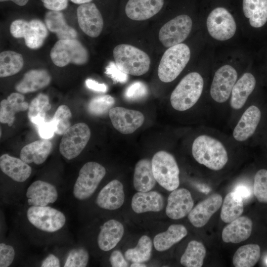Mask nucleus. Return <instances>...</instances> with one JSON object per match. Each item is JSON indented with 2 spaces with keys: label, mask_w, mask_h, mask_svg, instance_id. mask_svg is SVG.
I'll return each mask as SVG.
<instances>
[{
  "label": "nucleus",
  "mask_w": 267,
  "mask_h": 267,
  "mask_svg": "<svg viewBox=\"0 0 267 267\" xmlns=\"http://www.w3.org/2000/svg\"><path fill=\"white\" fill-rule=\"evenodd\" d=\"M44 6L49 10L60 11L66 9L68 0H41Z\"/></svg>",
  "instance_id": "09e8293b"
},
{
  "label": "nucleus",
  "mask_w": 267,
  "mask_h": 267,
  "mask_svg": "<svg viewBox=\"0 0 267 267\" xmlns=\"http://www.w3.org/2000/svg\"><path fill=\"white\" fill-rule=\"evenodd\" d=\"M152 171L156 181L168 191H173L179 184V170L174 157L165 151H159L151 161Z\"/></svg>",
  "instance_id": "39448f33"
},
{
  "label": "nucleus",
  "mask_w": 267,
  "mask_h": 267,
  "mask_svg": "<svg viewBox=\"0 0 267 267\" xmlns=\"http://www.w3.org/2000/svg\"><path fill=\"white\" fill-rule=\"evenodd\" d=\"M48 97L40 93L31 101L28 108V116L30 121L38 125L45 121L46 112L51 108Z\"/></svg>",
  "instance_id": "4c0bfd02"
},
{
  "label": "nucleus",
  "mask_w": 267,
  "mask_h": 267,
  "mask_svg": "<svg viewBox=\"0 0 267 267\" xmlns=\"http://www.w3.org/2000/svg\"><path fill=\"white\" fill-rule=\"evenodd\" d=\"M22 55L12 50L3 51L0 53V77H7L18 73L23 68Z\"/></svg>",
  "instance_id": "c9c22d12"
},
{
  "label": "nucleus",
  "mask_w": 267,
  "mask_h": 267,
  "mask_svg": "<svg viewBox=\"0 0 267 267\" xmlns=\"http://www.w3.org/2000/svg\"><path fill=\"white\" fill-rule=\"evenodd\" d=\"M164 3V0H129L126 5L125 12L132 20H145L158 13Z\"/></svg>",
  "instance_id": "6ab92c4d"
},
{
  "label": "nucleus",
  "mask_w": 267,
  "mask_h": 267,
  "mask_svg": "<svg viewBox=\"0 0 267 267\" xmlns=\"http://www.w3.org/2000/svg\"><path fill=\"white\" fill-rule=\"evenodd\" d=\"M261 256V249L257 244H250L240 247L232 259L236 267H252L258 262Z\"/></svg>",
  "instance_id": "f704fd0d"
},
{
  "label": "nucleus",
  "mask_w": 267,
  "mask_h": 267,
  "mask_svg": "<svg viewBox=\"0 0 267 267\" xmlns=\"http://www.w3.org/2000/svg\"><path fill=\"white\" fill-rule=\"evenodd\" d=\"M131 267H144L146 266L141 263H133L131 265Z\"/></svg>",
  "instance_id": "4d7b16f0"
},
{
  "label": "nucleus",
  "mask_w": 267,
  "mask_h": 267,
  "mask_svg": "<svg viewBox=\"0 0 267 267\" xmlns=\"http://www.w3.org/2000/svg\"><path fill=\"white\" fill-rule=\"evenodd\" d=\"M44 24L48 30L55 34L59 40L77 39V32L67 24L60 11H47L44 17Z\"/></svg>",
  "instance_id": "c85d7f7f"
},
{
  "label": "nucleus",
  "mask_w": 267,
  "mask_h": 267,
  "mask_svg": "<svg viewBox=\"0 0 267 267\" xmlns=\"http://www.w3.org/2000/svg\"><path fill=\"white\" fill-rule=\"evenodd\" d=\"M89 259L88 251L83 248L71 250L66 259L65 267H86Z\"/></svg>",
  "instance_id": "37998d69"
},
{
  "label": "nucleus",
  "mask_w": 267,
  "mask_h": 267,
  "mask_svg": "<svg viewBox=\"0 0 267 267\" xmlns=\"http://www.w3.org/2000/svg\"><path fill=\"white\" fill-rule=\"evenodd\" d=\"M147 93V88L143 83L135 82L127 88L125 96L128 100H136L145 97Z\"/></svg>",
  "instance_id": "c03bdc74"
},
{
  "label": "nucleus",
  "mask_w": 267,
  "mask_h": 267,
  "mask_svg": "<svg viewBox=\"0 0 267 267\" xmlns=\"http://www.w3.org/2000/svg\"><path fill=\"white\" fill-rule=\"evenodd\" d=\"M105 73L115 83H124L128 79V74L122 72L113 62H109Z\"/></svg>",
  "instance_id": "a18cd8bd"
},
{
  "label": "nucleus",
  "mask_w": 267,
  "mask_h": 267,
  "mask_svg": "<svg viewBox=\"0 0 267 267\" xmlns=\"http://www.w3.org/2000/svg\"><path fill=\"white\" fill-rule=\"evenodd\" d=\"M90 137L89 126L84 123L71 126L62 135L59 144L61 154L68 160L79 155L88 143Z\"/></svg>",
  "instance_id": "1a4fd4ad"
},
{
  "label": "nucleus",
  "mask_w": 267,
  "mask_h": 267,
  "mask_svg": "<svg viewBox=\"0 0 267 267\" xmlns=\"http://www.w3.org/2000/svg\"><path fill=\"white\" fill-rule=\"evenodd\" d=\"M0 168L4 174L17 182L25 181L32 173V169L28 164L21 158L12 157L8 154L0 156Z\"/></svg>",
  "instance_id": "b1692460"
},
{
  "label": "nucleus",
  "mask_w": 267,
  "mask_h": 267,
  "mask_svg": "<svg viewBox=\"0 0 267 267\" xmlns=\"http://www.w3.org/2000/svg\"><path fill=\"white\" fill-rule=\"evenodd\" d=\"M26 196L30 205L46 206L56 201L58 192L53 185L46 181L37 180L28 188Z\"/></svg>",
  "instance_id": "a211bd4d"
},
{
  "label": "nucleus",
  "mask_w": 267,
  "mask_h": 267,
  "mask_svg": "<svg viewBox=\"0 0 267 267\" xmlns=\"http://www.w3.org/2000/svg\"><path fill=\"white\" fill-rule=\"evenodd\" d=\"M207 27L210 36L219 41H226L235 33L236 25L231 14L225 8L218 7L209 14Z\"/></svg>",
  "instance_id": "9b49d317"
},
{
  "label": "nucleus",
  "mask_w": 267,
  "mask_h": 267,
  "mask_svg": "<svg viewBox=\"0 0 267 267\" xmlns=\"http://www.w3.org/2000/svg\"><path fill=\"white\" fill-rule=\"evenodd\" d=\"M52 147V143L42 138L24 146L20 151V158L27 164L36 165L43 163L49 155Z\"/></svg>",
  "instance_id": "cd10ccee"
},
{
  "label": "nucleus",
  "mask_w": 267,
  "mask_h": 267,
  "mask_svg": "<svg viewBox=\"0 0 267 267\" xmlns=\"http://www.w3.org/2000/svg\"><path fill=\"white\" fill-rule=\"evenodd\" d=\"M253 192L260 202L267 203V170H260L256 174L253 185Z\"/></svg>",
  "instance_id": "79ce46f5"
},
{
  "label": "nucleus",
  "mask_w": 267,
  "mask_h": 267,
  "mask_svg": "<svg viewBox=\"0 0 267 267\" xmlns=\"http://www.w3.org/2000/svg\"><path fill=\"white\" fill-rule=\"evenodd\" d=\"M233 191L238 193L242 197L243 200H246L249 198L252 193L250 187L245 184L237 185L234 188Z\"/></svg>",
  "instance_id": "603ef678"
},
{
  "label": "nucleus",
  "mask_w": 267,
  "mask_h": 267,
  "mask_svg": "<svg viewBox=\"0 0 267 267\" xmlns=\"http://www.w3.org/2000/svg\"><path fill=\"white\" fill-rule=\"evenodd\" d=\"M79 25L81 30L88 36L97 37L103 27V20L101 14L93 3L81 4L77 10Z\"/></svg>",
  "instance_id": "2eb2a0df"
},
{
  "label": "nucleus",
  "mask_w": 267,
  "mask_h": 267,
  "mask_svg": "<svg viewBox=\"0 0 267 267\" xmlns=\"http://www.w3.org/2000/svg\"><path fill=\"white\" fill-rule=\"evenodd\" d=\"M192 27L191 18L179 15L165 24L160 29L159 39L166 47L181 44L188 36Z\"/></svg>",
  "instance_id": "f8f14e48"
},
{
  "label": "nucleus",
  "mask_w": 267,
  "mask_h": 267,
  "mask_svg": "<svg viewBox=\"0 0 267 267\" xmlns=\"http://www.w3.org/2000/svg\"><path fill=\"white\" fill-rule=\"evenodd\" d=\"M109 116L114 128L123 134L134 133L142 126L144 121L141 112L121 107L110 109Z\"/></svg>",
  "instance_id": "4468645a"
},
{
  "label": "nucleus",
  "mask_w": 267,
  "mask_h": 267,
  "mask_svg": "<svg viewBox=\"0 0 267 267\" xmlns=\"http://www.w3.org/2000/svg\"><path fill=\"white\" fill-rule=\"evenodd\" d=\"M256 79L250 73H245L234 84L231 93L230 105L239 109L245 104L256 86Z\"/></svg>",
  "instance_id": "c756f323"
},
{
  "label": "nucleus",
  "mask_w": 267,
  "mask_h": 267,
  "mask_svg": "<svg viewBox=\"0 0 267 267\" xmlns=\"http://www.w3.org/2000/svg\"><path fill=\"white\" fill-rule=\"evenodd\" d=\"M204 81L197 72L187 74L173 91L170 102L176 110L183 111L191 108L199 99L203 89Z\"/></svg>",
  "instance_id": "f03ea898"
},
{
  "label": "nucleus",
  "mask_w": 267,
  "mask_h": 267,
  "mask_svg": "<svg viewBox=\"0 0 267 267\" xmlns=\"http://www.w3.org/2000/svg\"><path fill=\"white\" fill-rule=\"evenodd\" d=\"M15 251L10 245L4 243L0 244V267H7L9 266L14 260Z\"/></svg>",
  "instance_id": "49530a36"
},
{
  "label": "nucleus",
  "mask_w": 267,
  "mask_h": 267,
  "mask_svg": "<svg viewBox=\"0 0 267 267\" xmlns=\"http://www.w3.org/2000/svg\"><path fill=\"white\" fill-rule=\"evenodd\" d=\"M37 127L39 134L42 138L49 139L52 138L55 133V126L51 120L42 122L37 125Z\"/></svg>",
  "instance_id": "de8ad7c7"
},
{
  "label": "nucleus",
  "mask_w": 267,
  "mask_h": 267,
  "mask_svg": "<svg viewBox=\"0 0 267 267\" xmlns=\"http://www.w3.org/2000/svg\"><path fill=\"white\" fill-rule=\"evenodd\" d=\"M190 58V50L184 44L169 47L163 54L158 68V75L163 82L175 80L184 69Z\"/></svg>",
  "instance_id": "20e7f679"
},
{
  "label": "nucleus",
  "mask_w": 267,
  "mask_h": 267,
  "mask_svg": "<svg viewBox=\"0 0 267 267\" xmlns=\"http://www.w3.org/2000/svg\"><path fill=\"white\" fill-rule=\"evenodd\" d=\"M132 208L137 214L159 212L164 206L162 195L156 191L138 192L133 197Z\"/></svg>",
  "instance_id": "a878e982"
},
{
  "label": "nucleus",
  "mask_w": 267,
  "mask_h": 267,
  "mask_svg": "<svg viewBox=\"0 0 267 267\" xmlns=\"http://www.w3.org/2000/svg\"><path fill=\"white\" fill-rule=\"evenodd\" d=\"M114 103V98L110 95L97 96L90 99L88 109L93 115L101 116L109 111Z\"/></svg>",
  "instance_id": "ea45409f"
},
{
  "label": "nucleus",
  "mask_w": 267,
  "mask_h": 267,
  "mask_svg": "<svg viewBox=\"0 0 267 267\" xmlns=\"http://www.w3.org/2000/svg\"><path fill=\"white\" fill-rule=\"evenodd\" d=\"M206 251L203 244L197 241H190L180 258V263L186 267H201L204 263Z\"/></svg>",
  "instance_id": "e433bc0d"
},
{
  "label": "nucleus",
  "mask_w": 267,
  "mask_h": 267,
  "mask_svg": "<svg viewBox=\"0 0 267 267\" xmlns=\"http://www.w3.org/2000/svg\"><path fill=\"white\" fill-rule=\"evenodd\" d=\"M133 183L134 188L139 192L149 191L155 186L156 180L153 175L150 160L143 159L136 164Z\"/></svg>",
  "instance_id": "7c9ffc66"
},
{
  "label": "nucleus",
  "mask_w": 267,
  "mask_h": 267,
  "mask_svg": "<svg viewBox=\"0 0 267 267\" xmlns=\"http://www.w3.org/2000/svg\"><path fill=\"white\" fill-rule=\"evenodd\" d=\"M266 263H267V260H266Z\"/></svg>",
  "instance_id": "13d9d810"
},
{
  "label": "nucleus",
  "mask_w": 267,
  "mask_h": 267,
  "mask_svg": "<svg viewBox=\"0 0 267 267\" xmlns=\"http://www.w3.org/2000/svg\"><path fill=\"white\" fill-rule=\"evenodd\" d=\"M50 81V75L46 70L33 69L24 74L15 88L21 93L32 92L46 87Z\"/></svg>",
  "instance_id": "bb28decb"
},
{
  "label": "nucleus",
  "mask_w": 267,
  "mask_h": 267,
  "mask_svg": "<svg viewBox=\"0 0 267 267\" xmlns=\"http://www.w3.org/2000/svg\"><path fill=\"white\" fill-rule=\"evenodd\" d=\"M192 153L197 162L212 170L222 169L228 161L227 153L223 144L207 135H201L195 139Z\"/></svg>",
  "instance_id": "f257e3e1"
},
{
  "label": "nucleus",
  "mask_w": 267,
  "mask_h": 267,
  "mask_svg": "<svg viewBox=\"0 0 267 267\" xmlns=\"http://www.w3.org/2000/svg\"><path fill=\"white\" fill-rule=\"evenodd\" d=\"M71 111L67 105H61L57 108L51 119L55 126V134L59 135L64 134L71 127Z\"/></svg>",
  "instance_id": "a19ab883"
},
{
  "label": "nucleus",
  "mask_w": 267,
  "mask_h": 267,
  "mask_svg": "<svg viewBox=\"0 0 267 267\" xmlns=\"http://www.w3.org/2000/svg\"><path fill=\"white\" fill-rule=\"evenodd\" d=\"M253 223L247 217H239L225 226L222 232V240L226 243H238L248 239L252 232Z\"/></svg>",
  "instance_id": "4be33fe9"
},
{
  "label": "nucleus",
  "mask_w": 267,
  "mask_h": 267,
  "mask_svg": "<svg viewBox=\"0 0 267 267\" xmlns=\"http://www.w3.org/2000/svg\"><path fill=\"white\" fill-rule=\"evenodd\" d=\"M222 197L218 194L211 195L198 203L188 214L191 223L196 227L205 225L212 215L221 207Z\"/></svg>",
  "instance_id": "f3484780"
},
{
  "label": "nucleus",
  "mask_w": 267,
  "mask_h": 267,
  "mask_svg": "<svg viewBox=\"0 0 267 267\" xmlns=\"http://www.w3.org/2000/svg\"><path fill=\"white\" fill-rule=\"evenodd\" d=\"M244 205L242 197L236 192L231 191L224 198L221 212V218L226 223H229L241 216Z\"/></svg>",
  "instance_id": "72a5a7b5"
},
{
  "label": "nucleus",
  "mask_w": 267,
  "mask_h": 267,
  "mask_svg": "<svg viewBox=\"0 0 267 267\" xmlns=\"http://www.w3.org/2000/svg\"><path fill=\"white\" fill-rule=\"evenodd\" d=\"M85 83L89 89L94 91L105 92L107 90V87L105 84H100L90 79H87Z\"/></svg>",
  "instance_id": "3c124183"
},
{
  "label": "nucleus",
  "mask_w": 267,
  "mask_h": 267,
  "mask_svg": "<svg viewBox=\"0 0 267 267\" xmlns=\"http://www.w3.org/2000/svg\"><path fill=\"white\" fill-rule=\"evenodd\" d=\"M60 266V261L57 257L53 254H49L42 262V267H59Z\"/></svg>",
  "instance_id": "864d4df0"
},
{
  "label": "nucleus",
  "mask_w": 267,
  "mask_h": 267,
  "mask_svg": "<svg viewBox=\"0 0 267 267\" xmlns=\"http://www.w3.org/2000/svg\"><path fill=\"white\" fill-rule=\"evenodd\" d=\"M237 73L230 65H225L216 72L210 89V94L216 102L223 103L230 96L236 83Z\"/></svg>",
  "instance_id": "ddd939ff"
},
{
  "label": "nucleus",
  "mask_w": 267,
  "mask_h": 267,
  "mask_svg": "<svg viewBox=\"0 0 267 267\" xmlns=\"http://www.w3.org/2000/svg\"><path fill=\"white\" fill-rule=\"evenodd\" d=\"M106 174L105 168L95 162L86 163L80 169L73 188V195L80 200L90 197Z\"/></svg>",
  "instance_id": "0eeeda50"
},
{
  "label": "nucleus",
  "mask_w": 267,
  "mask_h": 267,
  "mask_svg": "<svg viewBox=\"0 0 267 267\" xmlns=\"http://www.w3.org/2000/svg\"><path fill=\"white\" fill-rule=\"evenodd\" d=\"M124 200L125 193L122 183L118 180L114 179L100 190L96 203L101 208L114 210L121 207Z\"/></svg>",
  "instance_id": "aec40b11"
},
{
  "label": "nucleus",
  "mask_w": 267,
  "mask_h": 267,
  "mask_svg": "<svg viewBox=\"0 0 267 267\" xmlns=\"http://www.w3.org/2000/svg\"><path fill=\"white\" fill-rule=\"evenodd\" d=\"M10 0L19 6H24L27 4L29 0H0V1L3 2Z\"/></svg>",
  "instance_id": "5fc2aeb1"
},
{
  "label": "nucleus",
  "mask_w": 267,
  "mask_h": 267,
  "mask_svg": "<svg viewBox=\"0 0 267 267\" xmlns=\"http://www.w3.org/2000/svg\"><path fill=\"white\" fill-rule=\"evenodd\" d=\"M193 205L191 193L187 189L177 188L168 196L166 214L171 219H180L189 213Z\"/></svg>",
  "instance_id": "dca6fc26"
},
{
  "label": "nucleus",
  "mask_w": 267,
  "mask_h": 267,
  "mask_svg": "<svg viewBox=\"0 0 267 267\" xmlns=\"http://www.w3.org/2000/svg\"><path fill=\"white\" fill-rule=\"evenodd\" d=\"M100 231L97 237L99 248L108 251L114 248L122 238L124 232L123 225L119 222L110 220L100 227Z\"/></svg>",
  "instance_id": "393cba45"
},
{
  "label": "nucleus",
  "mask_w": 267,
  "mask_h": 267,
  "mask_svg": "<svg viewBox=\"0 0 267 267\" xmlns=\"http://www.w3.org/2000/svg\"><path fill=\"white\" fill-rule=\"evenodd\" d=\"M50 56L57 66L62 67L69 63L83 65L89 60V53L76 39L59 40L52 47Z\"/></svg>",
  "instance_id": "423d86ee"
},
{
  "label": "nucleus",
  "mask_w": 267,
  "mask_h": 267,
  "mask_svg": "<svg viewBox=\"0 0 267 267\" xmlns=\"http://www.w3.org/2000/svg\"><path fill=\"white\" fill-rule=\"evenodd\" d=\"M152 241L146 235L141 236L134 248L128 249L125 253V257L133 263H144L148 261L151 255Z\"/></svg>",
  "instance_id": "58836bf2"
},
{
  "label": "nucleus",
  "mask_w": 267,
  "mask_h": 267,
  "mask_svg": "<svg viewBox=\"0 0 267 267\" xmlns=\"http://www.w3.org/2000/svg\"><path fill=\"white\" fill-rule=\"evenodd\" d=\"M29 104L25 101L24 96L20 92L11 93L0 103V122L11 126L15 120L16 113L26 111Z\"/></svg>",
  "instance_id": "5701e85b"
},
{
  "label": "nucleus",
  "mask_w": 267,
  "mask_h": 267,
  "mask_svg": "<svg viewBox=\"0 0 267 267\" xmlns=\"http://www.w3.org/2000/svg\"><path fill=\"white\" fill-rule=\"evenodd\" d=\"M113 53L117 67L128 75L141 76L149 69L150 59L148 54L133 45L119 44L114 47Z\"/></svg>",
  "instance_id": "7ed1b4c3"
},
{
  "label": "nucleus",
  "mask_w": 267,
  "mask_h": 267,
  "mask_svg": "<svg viewBox=\"0 0 267 267\" xmlns=\"http://www.w3.org/2000/svg\"><path fill=\"white\" fill-rule=\"evenodd\" d=\"M29 222L39 229L53 232L65 224L66 218L60 211L49 206L30 207L27 212Z\"/></svg>",
  "instance_id": "9d476101"
},
{
  "label": "nucleus",
  "mask_w": 267,
  "mask_h": 267,
  "mask_svg": "<svg viewBox=\"0 0 267 267\" xmlns=\"http://www.w3.org/2000/svg\"><path fill=\"white\" fill-rule=\"evenodd\" d=\"M10 32L15 38H23L26 45L31 49L42 46L48 34L45 24L36 19L14 20L10 25Z\"/></svg>",
  "instance_id": "6e6552de"
},
{
  "label": "nucleus",
  "mask_w": 267,
  "mask_h": 267,
  "mask_svg": "<svg viewBox=\"0 0 267 267\" xmlns=\"http://www.w3.org/2000/svg\"><path fill=\"white\" fill-rule=\"evenodd\" d=\"M73 3L76 4H83L85 3H89L92 0H70Z\"/></svg>",
  "instance_id": "6e6d98bb"
},
{
  "label": "nucleus",
  "mask_w": 267,
  "mask_h": 267,
  "mask_svg": "<svg viewBox=\"0 0 267 267\" xmlns=\"http://www.w3.org/2000/svg\"><path fill=\"white\" fill-rule=\"evenodd\" d=\"M261 113L255 105L249 107L243 113L233 132V137L243 141L254 133L261 119Z\"/></svg>",
  "instance_id": "412c9836"
},
{
  "label": "nucleus",
  "mask_w": 267,
  "mask_h": 267,
  "mask_svg": "<svg viewBox=\"0 0 267 267\" xmlns=\"http://www.w3.org/2000/svg\"><path fill=\"white\" fill-rule=\"evenodd\" d=\"M109 261L113 267H127L128 263L119 250L114 251L111 254Z\"/></svg>",
  "instance_id": "8fccbe9b"
},
{
  "label": "nucleus",
  "mask_w": 267,
  "mask_h": 267,
  "mask_svg": "<svg viewBox=\"0 0 267 267\" xmlns=\"http://www.w3.org/2000/svg\"><path fill=\"white\" fill-rule=\"evenodd\" d=\"M187 234V229L183 225L172 224L166 231L158 233L154 237V247L160 252L167 250L180 241Z\"/></svg>",
  "instance_id": "2f4dec72"
},
{
  "label": "nucleus",
  "mask_w": 267,
  "mask_h": 267,
  "mask_svg": "<svg viewBox=\"0 0 267 267\" xmlns=\"http://www.w3.org/2000/svg\"><path fill=\"white\" fill-rule=\"evenodd\" d=\"M243 11L251 26L260 28L267 21V0H243Z\"/></svg>",
  "instance_id": "473e14b6"
}]
</instances>
